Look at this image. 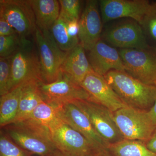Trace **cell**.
I'll use <instances>...</instances> for the list:
<instances>
[{
  "label": "cell",
  "mask_w": 156,
  "mask_h": 156,
  "mask_svg": "<svg viewBox=\"0 0 156 156\" xmlns=\"http://www.w3.org/2000/svg\"><path fill=\"white\" fill-rule=\"evenodd\" d=\"M86 156H113L108 148H102L93 151L92 153Z\"/></svg>",
  "instance_id": "obj_32"
},
{
  "label": "cell",
  "mask_w": 156,
  "mask_h": 156,
  "mask_svg": "<svg viewBox=\"0 0 156 156\" xmlns=\"http://www.w3.org/2000/svg\"><path fill=\"white\" fill-rule=\"evenodd\" d=\"M117 127L125 139L147 142L156 129L147 110L126 106L113 112Z\"/></svg>",
  "instance_id": "obj_5"
},
{
  "label": "cell",
  "mask_w": 156,
  "mask_h": 156,
  "mask_svg": "<svg viewBox=\"0 0 156 156\" xmlns=\"http://www.w3.org/2000/svg\"><path fill=\"white\" fill-rule=\"evenodd\" d=\"M3 128L15 143L31 153L40 156H51L57 149L48 127L33 119L28 118Z\"/></svg>",
  "instance_id": "obj_1"
},
{
  "label": "cell",
  "mask_w": 156,
  "mask_h": 156,
  "mask_svg": "<svg viewBox=\"0 0 156 156\" xmlns=\"http://www.w3.org/2000/svg\"><path fill=\"white\" fill-rule=\"evenodd\" d=\"M48 128L53 144L61 152L72 156H86L94 151L82 134L59 118Z\"/></svg>",
  "instance_id": "obj_10"
},
{
  "label": "cell",
  "mask_w": 156,
  "mask_h": 156,
  "mask_svg": "<svg viewBox=\"0 0 156 156\" xmlns=\"http://www.w3.org/2000/svg\"><path fill=\"white\" fill-rule=\"evenodd\" d=\"M148 113L154 126L156 128V99L153 105L148 110Z\"/></svg>",
  "instance_id": "obj_33"
},
{
  "label": "cell",
  "mask_w": 156,
  "mask_h": 156,
  "mask_svg": "<svg viewBox=\"0 0 156 156\" xmlns=\"http://www.w3.org/2000/svg\"><path fill=\"white\" fill-rule=\"evenodd\" d=\"M141 26L148 44L156 49V1L151 2Z\"/></svg>",
  "instance_id": "obj_23"
},
{
  "label": "cell",
  "mask_w": 156,
  "mask_h": 156,
  "mask_svg": "<svg viewBox=\"0 0 156 156\" xmlns=\"http://www.w3.org/2000/svg\"><path fill=\"white\" fill-rule=\"evenodd\" d=\"M41 64L42 80L50 83L57 80L67 52L58 47L50 30L37 27L35 32Z\"/></svg>",
  "instance_id": "obj_4"
},
{
  "label": "cell",
  "mask_w": 156,
  "mask_h": 156,
  "mask_svg": "<svg viewBox=\"0 0 156 156\" xmlns=\"http://www.w3.org/2000/svg\"><path fill=\"white\" fill-rule=\"evenodd\" d=\"M101 36L105 42L119 49L150 47L141 25L130 18H124L113 23L106 28Z\"/></svg>",
  "instance_id": "obj_7"
},
{
  "label": "cell",
  "mask_w": 156,
  "mask_h": 156,
  "mask_svg": "<svg viewBox=\"0 0 156 156\" xmlns=\"http://www.w3.org/2000/svg\"><path fill=\"white\" fill-rule=\"evenodd\" d=\"M28 118L33 119L48 127L58 118L57 108L44 101L37 106Z\"/></svg>",
  "instance_id": "obj_24"
},
{
  "label": "cell",
  "mask_w": 156,
  "mask_h": 156,
  "mask_svg": "<svg viewBox=\"0 0 156 156\" xmlns=\"http://www.w3.org/2000/svg\"><path fill=\"white\" fill-rule=\"evenodd\" d=\"M32 154L16 145L5 132L1 131L0 156H31Z\"/></svg>",
  "instance_id": "obj_25"
},
{
  "label": "cell",
  "mask_w": 156,
  "mask_h": 156,
  "mask_svg": "<svg viewBox=\"0 0 156 156\" xmlns=\"http://www.w3.org/2000/svg\"><path fill=\"white\" fill-rule=\"evenodd\" d=\"M87 116L95 131L108 144L124 139L117 127L113 112L106 107L92 101H73Z\"/></svg>",
  "instance_id": "obj_8"
},
{
  "label": "cell",
  "mask_w": 156,
  "mask_h": 156,
  "mask_svg": "<svg viewBox=\"0 0 156 156\" xmlns=\"http://www.w3.org/2000/svg\"><path fill=\"white\" fill-rule=\"evenodd\" d=\"M104 77L127 106L148 111L153 105L156 99L154 85L144 83L125 71H110Z\"/></svg>",
  "instance_id": "obj_2"
},
{
  "label": "cell",
  "mask_w": 156,
  "mask_h": 156,
  "mask_svg": "<svg viewBox=\"0 0 156 156\" xmlns=\"http://www.w3.org/2000/svg\"><path fill=\"white\" fill-rule=\"evenodd\" d=\"M81 86L91 95L92 101L100 104L112 112L127 106L105 77L93 70L87 75Z\"/></svg>",
  "instance_id": "obj_14"
},
{
  "label": "cell",
  "mask_w": 156,
  "mask_h": 156,
  "mask_svg": "<svg viewBox=\"0 0 156 156\" xmlns=\"http://www.w3.org/2000/svg\"><path fill=\"white\" fill-rule=\"evenodd\" d=\"M51 156H72L63 153L61 152V151L56 149L55 151L52 155Z\"/></svg>",
  "instance_id": "obj_34"
},
{
  "label": "cell",
  "mask_w": 156,
  "mask_h": 156,
  "mask_svg": "<svg viewBox=\"0 0 156 156\" xmlns=\"http://www.w3.org/2000/svg\"><path fill=\"white\" fill-rule=\"evenodd\" d=\"M60 14L68 21L79 20L81 1L79 0H60Z\"/></svg>",
  "instance_id": "obj_27"
},
{
  "label": "cell",
  "mask_w": 156,
  "mask_h": 156,
  "mask_svg": "<svg viewBox=\"0 0 156 156\" xmlns=\"http://www.w3.org/2000/svg\"><path fill=\"white\" fill-rule=\"evenodd\" d=\"M11 82V66L9 57L0 58V95L10 91Z\"/></svg>",
  "instance_id": "obj_28"
},
{
  "label": "cell",
  "mask_w": 156,
  "mask_h": 156,
  "mask_svg": "<svg viewBox=\"0 0 156 156\" xmlns=\"http://www.w3.org/2000/svg\"><path fill=\"white\" fill-rule=\"evenodd\" d=\"M98 5L97 1H87L79 20L80 44L88 51L101 39L103 22Z\"/></svg>",
  "instance_id": "obj_15"
},
{
  "label": "cell",
  "mask_w": 156,
  "mask_h": 156,
  "mask_svg": "<svg viewBox=\"0 0 156 156\" xmlns=\"http://www.w3.org/2000/svg\"><path fill=\"white\" fill-rule=\"evenodd\" d=\"M56 107L58 118L82 134L94 151L108 148L109 144L95 131L87 116L76 105L70 102Z\"/></svg>",
  "instance_id": "obj_12"
},
{
  "label": "cell",
  "mask_w": 156,
  "mask_h": 156,
  "mask_svg": "<svg viewBox=\"0 0 156 156\" xmlns=\"http://www.w3.org/2000/svg\"><path fill=\"white\" fill-rule=\"evenodd\" d=\"M67 30L69 34L72 38L79 40L80 26L79 20H74L68 21L67 23Z\"/></svg>",
  "instance_id": "obj_30"
},
{
  "label": "cell",
  "mask_w": 156,
  "mask_h": 156,
  "mask_svg": "<svg viewBox=\"0 0 156 156\" xmlns=\"http://www.w3.org/2000/svg\"><path fill=\"white\" fill-rule=\"evenodd\" d=\"M17 34L8 21L2 17H0V36H7Z\"/></svg>",
  "instance_id": "obj_29"
},
{
  "label": "cell",
  "mask_w": 156,
  "mask_h": 156,
  "mask_svg": "<svg viewBox=\"0 0 156 156\" xmlns=\"http://www.w3.org/2000/svg\"><path fill=\"white\" fill-rule=\"evenodd\" d=\"M88 58L92 70L104 76L112 70L125 71L119 50L101 39L89 50Z\"/></svg>",
  "instance_id": "obj_16"
},
{
  "label": "cell",
  "mask_w": 156,
  "mask_h": 156,
  "mask_svg": "<svg viewBox=\"0 0 156 156\" xmlns=\"http://www.w3.org/2000/svg\"><path fill=\"white\" fill-rule=\"evenodd\" d=\"M39 81H30L24 83L18 112L11 123L28 119L37 106L44 101L39 88Z\"/></svg>",
  "instance_id": "obj_19"
},
{
  "label": "cell",
  "mask_w": 156,
  "mask_h": 156,
  "mask_svg": "<svg viewBox=\"0 0 156 156\" xmlns=\"http://www.w3.org/2000/svg\"><path fill=\"white\" fill-rule=\"evenodd\" d=\"M23 37L18 34L0 36V56L6 58L11 56L19 48Z\"/></svg>",
  "instance_id": "obj_26"
},
{
  "label": "cell",
  "mask_w": 156,
  "mask_h": 156,
  "mask_svg": "<svg viewBox=\"0 0 156 156\" xmlns=\"http://www.w3.org/2000/svg\"><path fill=\"white\" fill-rule=\"evenodd\" d=\"M93 70L80 44L67 52L62 65L60 72L80 85L87 75Z\"/></svg>",
  "instance_id": "obj_17"
},
{
  "label": "cell",
  "mask_w": 156,
  "mask_h": 156,
  "mask_svg": "<svg viewBox=\"0 0 156 156\" xmlns=\"http://www.w3.org/2000/svg\"><path fill=\"white\" fill-rule=\"evenodd\" d=\"M145 143L148 148L156 154V128L150 138Z\"/></svg>",
  "instance_id": "obj_31"
},
{
  "label": "cell",
  "mask_w": 156,
  "mask_h": 156,
  "mask_svg": "<svg viewBox=\"0 0 156 156\" xmlns=\"http://www.w3.org/2000/svg\"><path fill=\"white\" fill-rule=\"evenodd\" d=\"M68 21L59 15L50 30L58 47L66 52H69L80 44L79 40L73 38L69 34Z\"/></svg>",
  "instance_id": "obj_22"
},
{
  "label": "cell",
  "mask_w": 156,
  "mask_h": 156,
  "mask_svg": "<svg viewBox=\"0 0 156 156\" xmlns=\"http://www.w3.org/2000/svg\"><path fill=\"white\" fill-rule=\"evenodd\" d=\"M44 101L59 106L76 100L92 101L89 93L79 85L60 72L57 80L50 83L38 82Z\"/></svg>",
  "instance_id": "obj_9"
},
{
  "label": "cell",
  "mask_w": 156,
  "mask_h": 156,
  "mask_svg": "<svg viewBox=\"0 0 156 156\" xmlns=\"http://www.w3.org/2000/svg\"><path fill=\"white\" fill-rule=\"evenodd\" d=\"M37 27L40 30H50L58 19L60 6L56 0H30Z\"/></svg>",
  "instance_id": "obj_18"
},
{
  "label": "cell",
  "mask_w": 156,
  "mask_h": 156,
  "mask_svg": "<svg viewBox=\"0 0 156 156\" xmlns=\"http://www.w3.org/2000/svg\"><path fill=\"white\" fill-rule=\"evenodd\" d=\"M125 71L147 85L156 83V49H119Z\"/></svg>",
  "instance_id": "obj_6"
},
{
  "label": "cell",
  "mask_w": 156,
  "mask_h": 156,
  "mask_svg": "<svg viewBox=\"0 0 156 156\" xmlns=\"http://www.w3.org/2000/svg\"><path fill=\"white\" fill-rule=\"evenodd\" d=\"M0 17L6 20L22 37L35 33L37 29L30 1L1 0Z\"/></svg>",
  "instance_id": "obj_11"
},
{
  "label": "cell",
  "mask_w": 156,
  "mask_h": 156,
  "mask_svg": "<svg viewBox=\"0 0 156 156\" xmlns=\"http://www.w3.org/2000/svg\"><path fill=\"white\" fill-rule=\"evenodd\" d=\"M154 86H155L156 87V83H155V84Z\"/></svg>",
  "instance_id": "obj_35"
},
{
  "label": "cell",
  "mask_w": 156,
  "mask_h": 156,
  "mask_svg": "<svg viewBox=\"0 0 156 156\" xmlns=\"http://www.w3.org/2000/svg\"><path fill=\"white\" fill-rule=\"evenodd\" d=\"M24 83L12 89L0 98V126L3 128L11 124L18 112Z\"/></svg>",
  "instance_id": "obj_20"
},
{
  "label": "cell",
  "mask_w": 156,
  "mask_h": 156,
  "mask_svg": "<svg viewBox=\"0 0 156 156\" xmlns=\"http://www.w3.org/2000/svg\"><path fill=\"white\" fill-rule=\"evenodd\" d=\"M108 149L113 156H156L141 140L124 139L109 144Z\"/></svg>",
  "instance_id": "obj_21"
},
{
  "label": "cell",
  "mask_w": 156,
  "mask_h": 156,
  "mask_svg": "<svg viewBox=\"0 0 156 156\" xmlns=\"http://www.w3.org/2000/svg\"><path fill=\"white\" fill-rule=\"evenodd\" d=\"M155 49H156V48H155Z\"/></svg>",
  "instance_id": "obj_36"
},
{
  "label": "cell",
  "mask_w": 156,
  "mask_h": 156,
  "mask_svg": "<svg viewBox=\"0 0 156 156\" xmlns=\"http://www.w3.org/2000/svg\"><path fill=\"white\" fill-rule=\"evenodd\" d=\"M9 57L11 66L10 91L30 81L43 82L39 55L29 40L23 37L20 47Z\"/></svg>",
  "instance_id": "obj_3"
},
{
  "label": "cell",
  "mask_w": 156,
  "mask_h": 156,
  "mask_svg": "<svg viewBox=\"0 0 156 156\" xmlns=\"http://www.w3.org/2000/svg\"><path fill=\"white\" fill-rule=\"evenodd\" d=\"M100 4L102 22L130 18L141 25L150 5L147 0H101Z\"/></svg>",
  "instance_id": "obj_13"
}]
</instances>
